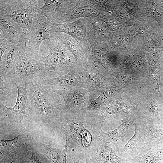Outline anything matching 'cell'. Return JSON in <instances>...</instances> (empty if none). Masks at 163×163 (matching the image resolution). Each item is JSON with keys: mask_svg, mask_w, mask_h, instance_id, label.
<instances>
[{"mask_svg": "<svg viewBox=\"0 0 163 163\" xmlns=\"http://www.w3.org/2000/svg\"><path fill=\"white\" fill-rule=\"evenodd\" d=\"M121 163H133L132 161L129 160H124L121 159Z\"/></svg>", "mask_w": 163, "mask_h": 163, "instance_id": "cell-40", "label": "cell"}, {"mask_svg": "<svg viewBox=\"0 0 163 163\" xmlns=\"http://www.w3.org/2000/svg\"><path fill=\"white\" fill-rule=\"evenodd\" d=\"M86 27L85 18H81L69 23H53L50 28V34L62 32L72 37L78 43L86 59L93 64L91 48L87 39Z\"/></svg>", "mask_w": 163, "mask_h": 163, "instance_id": "cell-7", "label": "cell"}, {"mask_svg": "<svg viewBox=\"0 0 163 163\" xmlns=\"http://www.w3.org/2000/svg\"><path fill=\"white\" fill-rule=\"evenodd\" d=\"M92 50L94 63H97L108 72H112L108 59V53L110 50L107 42L95 40H88Z\"/></svg>", "mask_w": 163, "mask_h": 163, "instance_id": "cell-19", "label": "cell"}, {"mask_svg": "<svg viewBox=\"0 0 163 163\" xmlns=\"http://www.w3.org/2000/svg\"><path fill=\"white\" fill-rule=\"evenodd\" d=\"M131 119L126 117L119 121L120 126L117 129L105 132L102 130L100 126L96 128L99 133V137L105 142L114 144L117 148L122 146L124 141V137L128 134L131 124Z\"/></svg>", "mask_w": 163, "mask_h": 163, "instance_id": "cell-16", "label": "cell"}, {"mask_svg": "<svg viewBox=\"0 0 163 163\" xmlns=\"http://www.w3.org/2000/svg\"><path fill=\"white\" fill-rule=\"evenodd\" d=\"M106 14L92 7L86 0H78L75 5L70 11L64 15L56 19L53 23H70L79 18L91 17L101 18Z\"/></svg>", "mask_w": 163, "mask_h": 163, "instance_id": "cell-13", "label": "cell"}, {"mask_svg": "<svg viewBox=\"0 0 163 163\" xmlns=\"http://www.w3.org/2000/svg\"><path fill=\"white\" fill-rule=\"evenodd\" d=\"M44 0H1L0 16L12 19L23 29L25 34L31 27L37 13L39 6Z\"/></svg>", "mask_w": 163, "mask_h": 163, "instance_id": "cell-4", "label": "cell"}, {"mask_svg": "<svg viewBox=\"0 0 163 163\" xmlns=\"http://www.w3.org/2000/svg\"><path fill=\"white\" fill-rule=\"evenodd\" d=\"M113 16L125 27L136 24L138 19L129 15L121 6L118 0H112Z\"/></svg>", "mask_w": 163, "mask_h": 163, "instance_id": "cell-26", "label": "cell"}, {"mask_svg": "<svg viewBox=\"0 0 163 163\" xmlns=\"http://www.w3.org/2000/svg\"><path fill=\"white\" fill-rule=\"evenodd\" d=\"M102 67L97 63L88 68L78 65V72L84 80L85 88L91 92H99L110 84L109 79L102 74Z\"/></svg>", "mask_w": 163, "mask_h": 163, "instance_id": "cell-12", "label": "cell"}, {"mask_svg": "<svg viewBox=\"0 0 163 163\" xmlns=\"http://www.w3.org/2000/svg\"><path fill=\"white\" fill-rule=\"evenodd\" d=\"M40 79H24L31 110V120L52 127L60 126L63 120L62 103L59 95L47 91Z\"/></svg>", "mask_w": 163, "mask_h": 163, "instance_id": "cell-1", "label": "cell"}, {"mask_svg": "<svg viewBox=\"0 0 163 163\" xmlns=\"http://www.w3.org/2000/svg\"><path fill=\"white\" fill-rule=\"evenodd\" d=\"M37 13L46 17L53 23L57 18L67 13L76 4L78 0H45Z\"/></svg>", "mask_w": 163, "mask_h": 163, "instance_id": "cell-15", "label": "cell"}, {"mask_svg": "<svg viewBox=\"0 0 163 163\" xmlns=\"http://www.w3.org/2000/svg\"><path fill=\"white\" fill-rule=\"evenodd\" d=\"M53 24L46 17L38 13L34 18L31 27L25 34L26 50L33 59L38 60L43 42L50 41V30Z\"/></svg>", "mask_w": 163, "mask_h": 163, "instance_id": "cell-6", "label": "cell"}, {"mask_svg": "<svg viewBox=\"0 0 163 163\" xmlns=\"http://www.w3.org/2000/svg\"><path fill=\"white\" fill-rule=\"evenodd\" d=\"M30 140L34 146L43 154L51 163H62L63 150L55 142L46 144L38 142L33 138H30Z\"/></svg>", "mask_w": 163, "mask_h": 163, "instance_id": "cell-22", "label": "cell"}, {"mask_svg": "<svg viewBox=\"0 0 163 163\" xmlns=\"http://www.w3.org/2000/svg\"><path fill=\"white\" fill-rule=\"evenodd\" d=\"M69 142L66 139V143L64 149L62 152V163H67L66 157Z\"/></svg>", "mask_w": 163, "mask_h": 163, "instance_id": "cell-38", "label": "cell"}, {"mask_svg": "<svg viewBox=\"0 0 163 163\" xmlns=\"http://www.w3.org/2000/svg\"><path fill=\"white\" fill-rule=\"evenodd\" d=\"M135 129L133 137L125 145L121 147L118 152L121 159L130 160L136 157L142 156L146 153V148L150 149V145L142 131L139 124L134 121Z\"/></svg>", "mask_w": 163, "mask_h": 163, "instance_id": "cell-11", "label": "cell"}, {"mask_svg": "<svg viewBox=\"0 0 163 163\" xmlns=\"http://www.w3.org/2000/svg\"><path fill=\"white\" fill-rule=\"evenodd\" d=\"M163 157V149L150 150L145 154L129 160L133 163H158Z\"/></svg>", "mask_w": 163, "mask_h": 163, "instance_id": "cell-29", "label": "cell"}, {"mask_svg": "<svg viewBox=\"0 0 163 163\" xmlns=\"http://www.w3.org/2000/svg\"><path fill=\"white\" fill-rule=\"evenodd\" d=\"M139 125L151 148L155 142L163 143V128L154 126L153 125Z\"/></svg>", "mask_w": 163, "mask_h": 163, "instance_id": "cell-27", "label": "cell"}, {"mask_svg": "<svg viewBox=\"0 0 163 163\" xmlns=\"http://www.w3.org/2000/svg\"><path fill=\"white\" fill-rule=\"evenodd\" d=\"M148 6L139 9V16H146L154 19L163 30V0L147 1Z\"/></svg>", "mask_w": 163, "mask_h": 163, "instance_id": "cell-23", "label": "cell"}, {"mask_svg": "<svg viewBox=\"0 0 163 163\" xmlns=\"http://www.w3.org/2000/svg\"><path fill=\"white\" fill-rule=\"evenodd\" d=\"M0 58L1 59L4 52L7 49L13 47L16 44H15L12 41L5 39L0 33Z\"/></svg>", "mask_w": 163, "mask_h": 163, "instance_id": "cell-34", "label": "cell"}, {"mask_svg": "<svg viewBox=\"0 0 163 163\" xmlns=\"http://www.w3.org/2000/svg\"><path fill=\"white\" fill-rule=\"evenodd\" d=\"M121 6L133 18L138 19L139 8L135 1L118 0Z\"/></svg>", "mask_w": 163, "mask_h": 163, "instance_id": "cell-33", "label": "cell"}, {"mask_svg": "<svg viewBox=\"0 0 163 163\" xmlns=\"http://www.w3.org/2000/svg\"><path fill=\"white\" fill-rule=\"evenodd\" d=\"M78 65L66 74L54 78L41 79V84L43 87L53 89H61L68 86L85 88L84 80L78 72Z\"/></svg>", "mask_w": 163, "mask_h": 163, "instance_id": "cell-14", "label": "cell"}, {"mask_svg": "<svg viewBox=\"0 0 163 163\" xmlns=\"http://www.w3.org/2000/svg\"><path fill=\"white\" fill-rule=\"evenodd\" d=\"M50 51L46 56H39L44 68L42 79L52 78L66 74L77 65L71 53L58 38L50 35Z\"/></svg>", "mask_w": 163, "mask_h": 163, "instance_id": "cell-3", "label": "cell"}, {"mask_svg": "<svg viewBox=\"0 0 163 163\" xmlns=\"http://www.w3.org/2000/svg\"><path fill=\"white\" fill-rule=\"evenodd\" d=\"M117 91L115 87H107L101 91L97 97L91 101L88 106L82 108L90 117L95 126H99L102 123V115L113 99Z\"/></svg>", "mask_w": 163, "mask_h": 163, "instance_id": "cell-10", "label": "cell"}, {"mask_svg": "<svg viewBox=\"0 0 163 163\" xmlns=\"http://www.w3.org/2000/svg\"><path fill=\"white\" fill-rule=\"evenodd\" d=\"M21 152H22V150H21ZM21 154H22V158H21V163H28L27 161L26 160L25 158L24 157L22 153V152H21Z\"/></svg>", "mask_w": 163, "mask_h": 163, "instance_id": "cell-39", "label": "cell"}, {"mask_svg": "<svg viewBox=\"0 0 163 163\" xmlns=\"http://www.w3.org/2000/svg\"><path fill=\"white\" fill-rule=\"evenodd\" d=\"M59 39L71 53L75 59L76 64L86 68L90 67L91 63L85 57L79 44L72 37L66 34L57 32L50 34Z\"/></svg>", "mask_w": 163, "mask_h": 163, "instance_id": "cell-18", "label": "cell"}, {"mask_svg": "<svg viewBox=\"0 0 163 163\" xmlns=\"http://www.w3.org/2000/svg\"><path fill=\"white\" fill-rule=\"evenodd\" d=\"M161 110L160 104L156 102L152 103L147 109L149 114L151 117L156 118L159 116Z\"/></svg>", "mask_w": 163, "mask_h": 163, "instance_id": "cell-35", "label": "cell"}, {"mask_svg": "<svg viewBox=\"0 0 163 163\" xmlns=\"http://www.w3.org/2000/svg\"><path fill=\"white\" fill-rule=\"evenodd\" d=\"M0 29L3 36L15 44L25 42V34L23 29L11 18L0 16Z\"/></svg>", "mask_w": 163, "mask_h": 163, "instance_id": "cell-17", "label": "cell"}, {"mask_svg": "<svg viewBox=\"0 0 163 163\" xmlns=\"http://www.w3.org/2000/svg\"><path fill=\"white\" fill-rule=\"evenodd\" d=\"M0 97L5 96L10 98H16L18 90L15 84L9 80L7 74L0 73Z\"/></svg>", "mask_w": 163, "mask_h": 163, "instance_id": "cell-28", "label": "cell"}, {"mask_svg": "<svg viewBox=\"0 0 163 163\" xmlns=\"http://www.w3.org/2000/svg\"><path fill=\"white\" fill-rule=\"evenodd\" d=\"M80 163H92L90 158L83 153H78Z\"/></svg>", "mask_w": 163, "mask_h": 163, "instance_id": "cell-37", "label": "cell"}, {"mask_svg": "<svg viewBox=\"0 0 163 163\" xmlns=\"http://www.w3.org/2000/svg\"><path fill=\"white\" fill-rule=\"evenodd\" d=\"M48 90L61 96L64 101L63 110L82 108L90 103L89 97L91 92L88 89L78 86H68L61 89Z\"/></svg>", "mask_w": 163, "mask_h": 163, "instance_id": "cell-9", "label": "cell"}, {"mask_svg": "<svg viewBox=\"0 0 163 163\" xmlns=\"http://www.w3.org/2000/svg\"><path fill=\"white\" fill-rule=\"evenodd\" d=\"M22 154L28 163H51L33 145L30 138L25 146L21 148Z\"/></svg>", "mask_w": 163, "mask_h": 163, "instance_id": "cell-25", "label": "cell"}, {"mask_svg": "<svg viewBox=\"0 0 163 163\" xmlns=\"http://www.w3.org/2000/svg\"><path fill=\"white\" fill-rule=\"evenodd\" d=\"M66 159L67 163H80L78 153L75 152L68 150L67 152Z\"/></svg>", "mask_w": 163, "mask_h": 163, "instance_id": "cell-36", "label": "cell"}, {"mask_svg": "<svg viewBox=\"0 0 163 163\" xmlns=\"http://www.w3.org/2000/svg\"><path fill=\"white\" fill-rule=\"evenodd\" d=\"M44 68L43 62L31 57L26 49H23L20 51L18 61L7 74V77L14 83L22 86L24 79L41 80Z\"/></svg>", "mask_w": 163, "mask_h": 163, "instance_id": "cell-5", "label": "cell"}, {"mask_svg": "<svg viewBox=\"0 0 163 163\" xmlns=\"http://www.w3.org/2000/svg\"><path fill=\"white\" fill-rule=\"evenodd\" d=\"M21 149L17 148L0 155V163H21Z\"/></svg>", "mask_w": 163, "mask_h": 163, "instance_id": "cell-32", "label": "cell"}, {"mask_svg": "<svg viewBox=\"0 0 163 163\" xmlns=\"http://www.w3.org/2000/svg\"><path fill=\"white\" fill-rule=\"evenodd\" d=\"M88 4L97 10L111 15L112 0H86Z\"/></svg>", "mask_w": 163, "mask_h": 163, "instance_id": "cell-31", "label": "cell"}, {"mask_svg": "<svg viewBox=\"0 0 163 163\" xmlns=\"http://www.w3.org/2000/svg\"><path fill=\"white\" fill-rule=\"evenodd\" d=\"M64 120L60 126L65 139H71L75 150L87 156L97 147L99 136L93 129V123L82 108L62 109Z\"/></svg>", "mask_w": 163, "mask_h": 163, "instance_id": "cell-2", "label": "cell"}, {"mask_svg": "<svg viewBox=\"0 0 163 163\" xmlns=\"http://www.w3.org/2000/svg\"><path fill=\"white\" fill-rule=\"evenodd\" d=\"M18 90L16 101L11 108L5 106L0 101V120L12 123H20L24 121V118L29 121L32 120L31 110L26 88L14 83Z\"/></svg>", "mask_w": 163, "mask_h": 163, "instance_id": "cell-8", "label": "cell"}, {"mask_svg": "<svg viewBox=\"0 0 163 163\" xmlns=\"http://www.w3.org/2000/svg\"><path fill=\"white\" fill-rule=\"evenodd\" d=\"M30 138L25 129L20 130L18 135L9 140L0 141V155L6 153L11 150L20 147L24 148Z\"/></svg>", "mask_w": 163, "mask_h": 163, "instance_id": "cell-24", "label": "cell"}, {"mask_svg": "<svg viewBox=\"0 0 163 163\" xmlns=\"http://www.w3.org/2000/svg\"><path fill=\"white\" fill-rule=\"evenodd\" d=\"M88 40H95L109 42L110 34L103 26L100 18L91 17L85 18Z\"/></svg>", "mask_w": 163, "mask_h": 163, "instance_id": "cell-20", "label": "cell"}, {"mask_svg": "<svg viewBox=\"0 0 163 163\" xmlns=\"http://www.w3.org/2000/svg\"><path fill=\"white\" fill-rule=\"evenodd\" d=\"M100 19L103 27L110 35L117 32L125 27L113 16L107 14Z\"/></svg>", "mask_w": 163, "mask_h": 163, "instance_id": "cell-30", "label": "cell"}, {"mask_svg": "<svg viewBox=\"0 0 163 163\" xmlns=\"http://www.w3.org/2000/svg\"><path fill=\"white\" fill-rule=\"evenodd\" d=\"M26 49V43L21 42L7 49L0 59V73L7 74L14 66L19 56L20 51Z\"/></svg>", "mask_w": 163, "mask_h": 163, "instance_id": "cell-21", "label": "cell"}]
</instances>
